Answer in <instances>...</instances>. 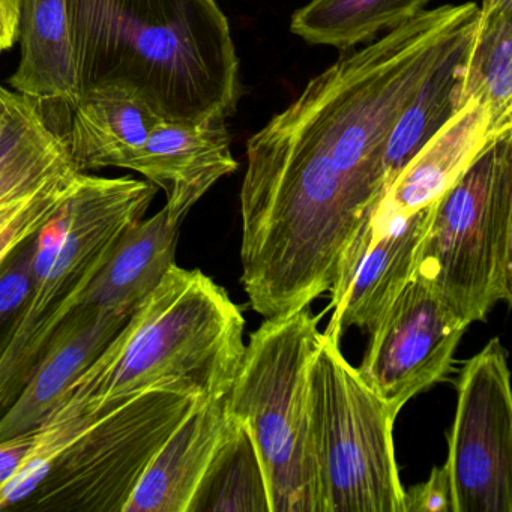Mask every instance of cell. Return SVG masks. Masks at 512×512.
I'll return each instance as SVG.
<instances>
[{"mask_svg": "<svg viewBox=\"0 0 512 512\" xmlns=\"http://www.w3.org/2000/svg\"><path fill=\"white\" fill-rule=\"evenodd\" d=\"M478 20L473 2L422 11L344 52L248 139L241 283L256 313H293L331 292L385 194L398 118Z\"/></svg>", "mask_w": 512, "mask_h": 512, "instance_id": "6da1fadb", "label": "cell"}, {"mask_svg": "<svg viewBox=\"0 0 512 512\" xmlns=\"http://www.w3.org/2000/svg\"><path fill=\"white\" fill-rule=\"evenodd\" d=\"M80 94L106 83L136 89L164 121H226L241 71L215 0H68Z\"/></svg>", "mask_w": 512, "mask_h": 512, "instance_id": "7a4b0ae2", "label": "cell"}, {"mask_svg": "<svg viewBox=\"0 0 512 512\" xmlns=\"http://www.w3.org/2000/svg\"><path fill=\"white\" fill-rule=\"evenodd\" d=\"M244 316L199 269L173 265L58 407L92 413L157 383H181L205 400L229 394L244 356Z\"/></svg>", "mask_w": 512, "mask_h": 512, "instance_id": "3957f363", "label": "cell"}, {"mask_svg": "<svg viewBox=\"0 0 512 512\" xmlns=\"http://www.w3.org/2000/svg\"><path fill=\"white\" fill-rule=\"evenodd\" d=\"M158 188L85 173L61 211L35 238L25 301L0 341V416L17 400L68 317L82 305L119 236L145 217Z\"/></svg>", "mask_w": 512, "mask_h": 512, "instance_id": "277c9868", "label": "cell"}, {"mask_svg": "<svg viewBox=\"0 0 512 512\" xmlns=\"http://www.w3.org/2000/svg\"><path fill=\"white\" fill-rule=\"evenodd\" d=\"M415 278L466 326L511 304L512 130L491 139L434 202Z\"/></svg>", "mask_w": 512, "mask_h": 512, "instance_id": "5b68a950", "label": "cell"}, {"mask_svg": "<svg viewBox=\"0 0 512 512\" xmlns=\"http://www.w3.org/2000/svg\"><path fill=\"white\" fill-rule=\"evenodd\" d=\"M317 323L310 305L268 317L250 335L227 395L256 443L272 512H319L310 421Z\"/></svg>", "mask_w": 512, "mask_h": 512, "instance_id": "8992f818", "label": "cell"}, {"mask_svg": "<svg viewBox=\"0 0 512 512\" xmlns=\"http://www.w3.org/2000/svg\"><path fill=\"white\" fill-rule=\"evenodd\" d=\"M310 421L319 512H403L395 416L328 329L311 359Z\"/></svg>", "mask_w": 512, "mask_h": 512, "instance_id": "52a82bcc", "label": "cell"}, {"mask_svg": "<svg viewBox=\"0 0 512 512\" xmlns=\"http://www.w3.org/2000/svg\"><path fill=\"white\" fill-rule=\"evenodd\" d=\"M203 400L181 383H157L86 413L76 436L22 508L124 512L149 464Z\"/></svg>", "mask_w": 512, "mask_h": 512, "instance_id": "ba28073f", "label": "cell"}, {"mask_svg": "<svg viewBox=\"0 0 512 512\" xmlns=\"http://www.w3.org/2000/svg\"><path fill=\"white\" fill-rule=\"evenodd\" d=\"M448 437L454 512H512V392L508 353L491 338L464 364Z\"/></svg>", "mask_w": 512, "mask_h": 512, "instance_id": "9c48e42d", "label": "cell"}, {"mask_svg": "<svg viewBox=\"0 0 512 512\" xmlns=\"http://www.w3.org/2000/svg\"><path fill=\"white\" fill-rule=\"evenodd\" d=\"M466 329L413 278L370 332V346L356 370L397 418L404 404L448 376Z\"/></svg>", "mask_w": 512, "mask_h": 512, "instance_id": "30bf717a", "label": "cell"}, {"mask_svg": "<svg viewBox=\"0 0 512 512\" xmlns=\"http://www.w3.org/2000/svg\"><path fill=\"white\" fill-rule=\"evenodd\" d=\"M83 175L64 136L32 101L0 163V268L61 211Z\"/></svg>", "mask_w": 512, "mask_h": 512, "instance_id": "8fae6325", "label": "cell"}, {"mask_svg": "<svg viewBox=\"0 0 512 512\" xmlns=\"http://www.w3.org/2000/svg\"><path fill=\"white\" fill-rule=\"evenodd\" d=\"M434 203L413 214L376 211L350 245L332 287L334 316L328 331L350 326L371 332L389 305L415 278L416 256Z\"/></svg>", "mask_w": 512, "mask_h": 512, "instance_id": "7c38bea8", "label": "cell"}, {"mask_svg": "<svg viewBox=\"0 0 512 512\" xmlns=\"http://www.w3.org/2000/svg\"><path fill=\"white\" fill-rule=\"evenodd\" d=\"M226 121L161 119L130 170L166 193L173 220L182 224L193 206L224 176L238 170Z\"/></svg>", "mask_w": 512, "mask_h": 512, "instance_id": "4fadbf2b", "label": "cell"}, {"mask_svg": "<svg viewBox=\"0 0 512 512\" xmlns=\"http://www.w3.org/2000/svg\"><path fill=\"white\" fill-rule=\"evenodd\" d=\"M130 314L80 305L56 335L22 394L0 416V443L37 433L71 383L103 352Z\"/></svg>", "mask_w": 512, "mask_h": 512, "instance_id": "5bb4252c", "label": "cell"}, {"mask_svg": "<svg viewBox=\"0 0 512 512\" xmlns=\"http://www.w3.org/2000/svg\"><path fill=\"white\" fill-rule=\"evenodd\" d=\"M227 395L203 400L191 410L143 473L124 512H190L232 421Z\"/></svg>", "mask_w": 512, "mask_h": 512, "instance_id": "9a60e30c", "label": "cell"}, {"mask_svg": "<svg viewBox=\"0 0 512 512\" xmlns=\"http://www.w3.org/2000/svg\"><path fill=\"white\" fill-rule=\"evenodd\" d=\"M70 128L62 134L82 173L106 167L130 170L160 116L125 83H106L80 94L71 107Z\"/></svg>", "mask_w": 512, "mask_h": 512, "instance_id": "2e32d148", "label": "cell"}, {"mask_svg": "<svg viewBox=\"0 0 512 512\" xmlns=\"http://www.w3.org/2000/svg\"><path fill=\"white\" fill-rule=\"evenodd\" d=\"M490 115L476 98L458 112L401 170L383 194L377 209L389 214H413L436 202L494 139Z\"/></svg>", "mask_w": 512, "mask_h": 512, "instance_id": "e0dca14e", "label": "cell"}, {"mask_svg": "<svg viewBox=\"0 0 512 512\" xmlns=\"http://www.w3.org/2000/svg\"><path fill=\"white\" fill-rule=\"evenodd\" d=\"M179 229L166 208L134 221L113 245L82 304L133 313L175 265Z\"/></svg>", "mask_w": 512, "mask_h": 512, "instance_id": "ac0fdd59", "label": "cell"}, {"mask_svg": "<svg viewBox=\"0 0 512 512\" xmlns=\"http://www.w3.org/2000/svg\"><path fill=\"white\" fill-rule=\"evenodd\" d=\"M19 43V67L8 80L11 91L43 106L71 109L80 89L68 0H20Z\"/></svg>", "mask_w": 512, "mask_h": 512, "instance_id": "d6986e66", "label": "cell"}, {"mask_svg": "<svg viewBox=\"0 0 512 512\" xmlns=\"http://www.w3.org/2000/svg\"><path fill=\"white\" fill-rule=\"evenodd\" d=\"M476 28L464 35L437 62L398 118L386 146V190L431 137L439 133L440 128L460 109L461 86Z\"/></svg>", "mask_w": 512, "mask_h": 512, "instance_id": "ffe728a7", "label": "cell"}, {"mask_svg": "<svg viewBox=\"0 0 512 512\" xmlns=\"http://www.w3.org/2000/svg\"><path fill=\"white\" fill-rule=\"evenodd\" d=\"M476 98L493 136L512 130V0H482L460 103Z\"/></svg>", "mask_w": 512, "mask_h": 512, "instance_id": "44dd1931", "label": "cell"}, {"mask_svg": "<svg viewBox=\"0 0 512 512\" xmlns=\"http://www.w3.org/2000/svg\"><path fill=\"white\" fill-rule=\"evenodd\" d=\"M431 0H310L292 16L290 31L311 46L347 52L376 40L427 10Z\"/></svg>", "mask_w": 512, "mask_h": 512, "instance_id": "7402d4cb", "label": "cell"}, {"mask_svg": "<svg viewBox=\"0 0 512 512\" xmlns=\"http://www.w3.org/2000/svg\"><path fill=\"white\" fill-rule=\"evenodd\" d=\"M190 512H272L256 443L241 419L229 430L200 482Z\"/></svg>", "mask_w": 512, "mask_h": 512, "instance_id": "603a6c76", "label": "cell"}, {"mask_svg": "<svg viewBox=\"0 0 512 512\" xmlns=\"http://www.w3.org/2000/svg\"><path fill=\"white\" fill-rule=\"evenodd\" d=\"M35 238L37 235L23 244L0 268V341L4 340L14 314L31 289Z\"/></svg>", "mask_w": 512, "mask_h": 512, "instance_id": "cb8c5ba5", "label": "cell"}, {"mask_svg": "<svg viewBox=\"0 0 512 512\" xmlns=\"http://www.w3.org/2000/svg\"><path fill=\"white\" fill-rule=\"evenodd\" d=\"M403 512H454L448 467H433L427 481L404 490Z\"/></svg>", "mask_w": 512, "mask_h": 512, "instance_id": "d4e9b609", "label": "cell"}, {"mask_svg": "<svg viewBox=\"0 0 512 512\" xmlns=\"http://www.w3.org/2000/svg\"><path fill=\"white\" fill-rule=\"evenodd\" d=\"M35 434L37 433L0 443V485L10 479L17 467L22 464L23 458L31 451Z\"/></svg>", "mask_w": 512, "mask_h": 512, "instance_id": "484cf974", "label": "cell"}, {"mask_svg": "<svg viewBox=\"0 0 512 512\" xmlns=\"http://www.w3.org/2000/svg\"><path fill=\"white\" fill-rule=\"evenodd\" d=\"M20 0H0V53L19 41Z\"/></svg>", "mask_w": 512, "mask_h": 512, "instance_id": "4316f807", "label": "cell"}, {"mask_svg": "<svg viewBox=\"0 0 512 512\" xmlns=\"http://www.w3.org/2000/svg\"><path fill=\"white\" fill-rule=\"evenodd\" d=\"M28 101L29 98L0 85V137L5 136L16 124Z\"/></svg>", "mask_w": 512, "mask_h": 512, "instance_id": "83f0119b", "label": "cell"}]
</instances>
